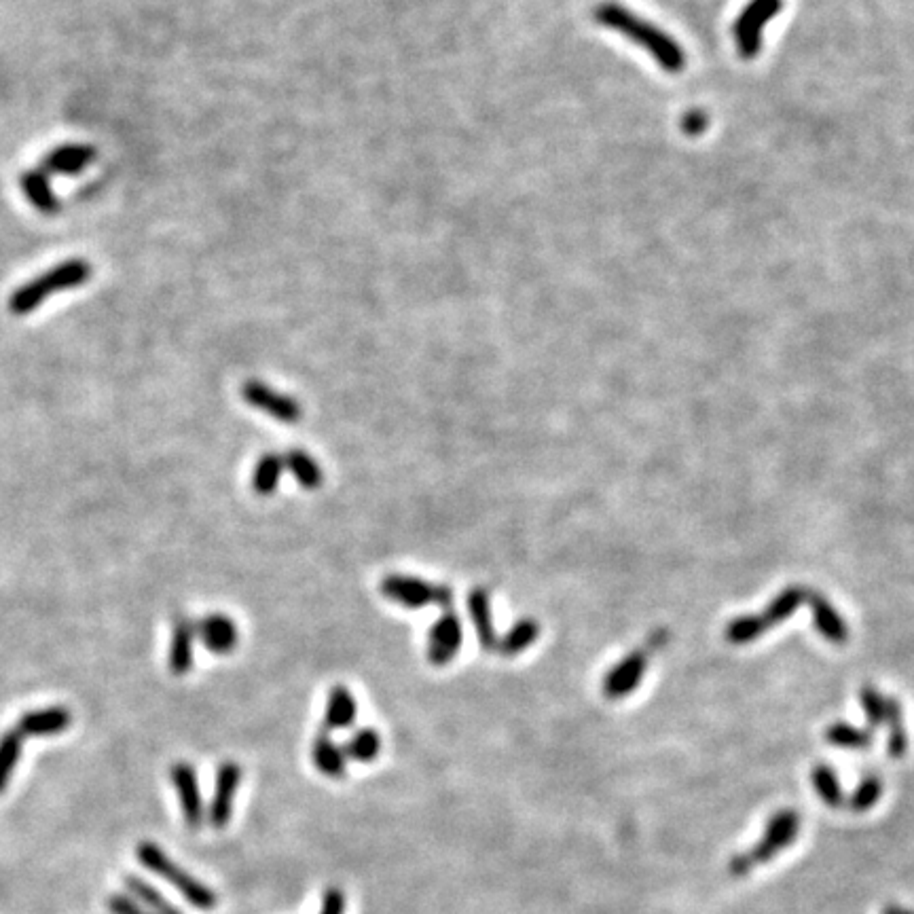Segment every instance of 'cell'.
I'll use <instances>...</instances> for the list:
<instances>
[{
    "mask_svg": "<svg viewBox=\"0 0 914 914\" xmlns=\"http://www.w3.org/2000/svg\"><path fill=\"white\" fill-rule=\"evenodd\" d=\"M595 20L601 26H608V28L623 32L627 39H631L637 45H642L650 56L663 66V70H667V72L684 70L686 56H684L682 47L675 41H671L663 30H658L652 24L639 20V17L635 13H631L629 9L620 7L616 3H603L595 9Z\"/></svg>",
    "mask_w": 914,
    "mask_h": 914,
    "instance_id": "cell-1",
    "label": "cell"
},
{
    "mask_svg": "<svg viewBox=\"0 0 914 914\" xmlns=\"http://www.w3.org/2000/svg\"><path fill=\"white\" fill-rule=\"evenodd\" d=\"M240 783H242V766L240 764L233 762V760H225L221 766H218L212 802H210V809L206 813L212 828H216V830H225L227 828V824L233 817V800H235L237 790H240Z\"/></svg>",
    "mask_w": 914,
    "mask_h": 914,
    "instance_id": "cell-9",
    "label": "cell"
},
{
    "mask_svg": "<svg viewBox=\"0 0 914 914\" xmlns=\"http://www.w3.org/2000/svg\"><path fill=\"white\" fill-rule=\"evenodd\" d=\"M807 599H809V606H811L815 631L824 639H828L830 644L843 646L849 639V627L843 620V616L836 612V608L832 606V603L824 595L811 593V595H807Z\"/></svg>",
    "mask_w": 914,
    "mask_h": 914,
    "instance_id": "cell-17",
    "label": "cell"
},
{
    "mask_svg": "<svg viewBox=\"0 0 914 914\" xmlns=\"http://www.w3.org/2000/svg\"><path fill=\"white\" fill-rule=\"evenodd\" d=\"M881 794H883V781L879 777H866L862 783H859L855 794L851 796V807L857 811H866L872 807V804H876V800L881 798Z\"/></svg>",
    "mask_w": 914,
    "mask_h": 914,
    "instance_id": "cell-33",
    "label": "cell"
},
{
    "mask_svg": "<svg viewBox=\"0 0 914 914\" xmlns=\"http://www.w3.org/2000/svg\"><path fill=\"white\" fill-rule=\"evenodd\" d=\"M284 468L290 472L301 487L314 491L324 483V470L316 462V457L305 449H290L284 455Z\"/></svg>",
    "mask_w": 914,
    "mask_h": 914,
    "instance_id": "cell-20",
    "label": "cell"
},
{
    "mask_svg": "<svg viewBox=\"0 0 914 914\" xmlns=\"http://www.w3.org/2000/svg\"><path fill=\"white\" fill-rule=\"evenodd\" d=\"M284 455L280 453H263L259 462L252 468V489L257 496H273L276 493L282 474H284Z\"/></svg>",
    "mask_w": 914,
    "mask_h": 914,
    "instance_id": "cell-22",
    "label": "cell"
},
{
    "mask_svg": "<svg viewBox=\"0 0 914 914\" xmlns=\"http://www.w3.org/2000/svg\"><path fill=\"white\" fill-rule=\"evenodd\" d=\"M766 631H769V627H766L762 614H743V616H737L735 620H730L724 629V637L730 644L745 646V644L756 642V639L760 635H764Z\"/></svg>",
    "mask_w": 914,
    "mask_h": 914,
    "instance_id": "cell-28",
    "label": "cell"
},
{
    "mask_svg": "<svg viewBox=\"0 0 914 914\" xmlns=\"http://www.w3.org/2000/svg\"><path fill=\"white\" fill-rule=\"evenodd\" d=\"M312 760H314V766H316V769H318L322 775L331 777V779H341V777H345V771H347V756H345V749H343V745H339L337 741H333L331 735L320 733V735L314 739V745H312Z\"/></svg>",
    "mask_w": 914,
    "mask_h": 914,
    "instance_id": "cell-19",
    "label": "cell"
},
{
    "mask_svg": "<svg viewBox=\"0 0 914 914\" xmlns=\"http://www.w3.org/2000/svg\"><path fill=\"white\" fill-rule=\"evenodd\" d=\"M468 606V616L474 625V631H477L479 644L485 652H491L498 648V633L496 625H493V610H491V595L483 587H474L468 593L466 599Z\"/></svg>",
    "mask_w": 914,
    "mask_h": 914,
    "instance_id": "cell-14",
    "label": "cell"
},
{
    "mask_svg": "<svg viewBox=\"0 0 914 914\" xmlns=\"http://www.w3.org/2000/svg\"><path fill=\"white\" fill-rule=\"evenodd\" d=\"M811 777H813V785H815L817 794L821 796V800L828 802L830 807H838V804L843 802V792H840V783L832 769H828V766H824V764H819Z\"/></svg>",
    "mask_w": 914,
    "mask_h": 914,
    "instance_id": "cell-31",
    "label": "cell"
},
{
    "mask_svg": "<svg viewBox=\"0 0 914 914\" xmlns=\"http://www.w3.org/2000/svg\"><path fill=\"white\" fill-rule=\"evenodd\" d=\"M464 644V627L462 618L455 612L447 610L441 618L434 620V625L428 631V646L426 656L434 667H445L453 658L460 654Z\"/></svg>",
    "mask_w": 914,
    "mask_h": 914,
    "instance_id": "cell-8",
    "label": "cell"
},
{
    "mask_svg": "<svg viewBox=\"0 0 914 914\" xmlns=\"http://www.w3.org/2000/svg\"><path fill=\"white\" fill-rule=\"evenodd\" d=\"M648 669V658L642 652H631L603 678V694L608 699H625L642 684Z\"/></svg>",
    "mask_w": 914,
    "mask_h": 914,
    "instance_id": "cell-12",
    "label": "cell"
},
{
    "mask_svg": "<svg viewBox=\"0 0 914 914\" xmlns=\"http://www.w3.org/2000/svg\"><path fill=\"white\" fill-rule=\"evenodd\" d=\"M540 637V623L536 618H521L517 623L510 627L502 639H498V652L506 658L519 656L527 648H532L536 644V639Z\"/></svg>",
    "mask_w": 914,
    "mask_h": 914,
    "instance_id": "cell-24",
    "label": "cell"
},
{
    "mask_svg": "<svg viewBox=\"0 0 914 914\" xmlns=\"http://www.w3.org/2000/svg\"><path fill=\"white\" fill-rule=\"evenodd\" d=\"M826 741L840 749H868L872 743V735L868 733V730H862L857 726L836 722V724L828 726Z\"/></svg>",
    "mask_w": 914,
    "mask_h": 914,
    "instance_id": "cell-29",
    "label": "cell"
},
{
    "mask_svg": "<svg viewBox=\"0 0 914 914\" xmlns=\"http://www.w3.org/2000/svg\"><path fill=\"white\" fill-rule=\"evenodd\" d=\"M343 749H345L347 760H354V762H360V764H369L381 752V735L371 726L358 728L356 733L345 741Z\"/></svg>",
    "mask_w": 914,
    "mask_h": 914,
    "instance_id": "cell-26",
    "label": "cell"
},
{
    "mask_svg": "<svg viewBox=\"0 0 914 914\" xmlns=\"http://www.w3.org/2000/svg\"><path fill=\"white\" fill-rule=\"evenodd\" d=\"M358 718V701L347 686H333L328 690L326 707H324V726L326 730H345L350 728Z\"/></svg>",
    "mask_w": 914,
    "mask_h": 914,
    "instance_id": "cell-18",
    "label": "cell"
},
{
    "mask_svg": "<svg viewBox=\"0 0 914 914\" xmlns=\"http://www.w3.org/2000/svg\"><path fill=\"white\" fill-rule=\"evenodd\" d=\"M885 722L889 724V756L893 758H902L908 749V735L904 730V716H902V705L895 699H887V718Z\"/></svg>",
    "mask_w": 914,
    "mask_h": 914,
    "instance_id": "cell-30",
    "label": "cell"
},
{
    "mask_svg": "<svg viewBox=\"0 0 914 914\" xmlns=\"http://www.w3.org/2000/svg\"><path fill=\"white\" fill-rule=\"evenodd\" d=\"M89 278H91V265L87 261H83V259L64 261L58 267L45 271L43 276L17 288L9 297V312L13 316H26V314L34 312L36 307H41V303L47 297L56 295V292H60V290L77 288V286L85 284Z\"/></svg>",
    "mask_w": 914,
    "mask_h": 914,
    "instance_id": "cell-2",
    "label": "cell"
},
{
    "mask_svg": "<svg viewBox=\"0 0 914 914\" xmlns=\"http://www.w3.org/2000/svg\"><path fill=\"white\" fill-rule=\"evenodd\" d=\"M106 906L111 910V914H153L138 900H134L130 893H111L106 898Z\"/></svg>",
    "mask_w": 914,
    "mask_h": 914,
    "instance_id": "cell-34",
    "label": "cell"
},
{
    "mask_svg": "<svg viewBox=\"0 0 914 914\" xmlns=\"http://www.w3.org/2000/svg\"><path fill=\"white\" fill-rule=\"evenodd\" d=\"M859 703H862L864 707V714L868 718V722L872 726H879L885 722L887 718V699L883 697V694L872 688V686H864L862 690H859Z\"/></svg>",
    "mask_w": 914,
    "mask_h": 914,
    "instance_id": "cell-32",
    "label": "cell"
},
{
    "mask_svg": "<svg viewBox=\"0 0 914 914\" xmlns=\"http://www.w3.org/2000/svg\"><path fill=\"white\" fill-rule=\"evenodd\" d=\"M98 151L89 144H64L56 151L45 155L41 161V170L45 174H79L89 163H94Z\"/></svg>",
    "mask_w": 914,
    "mask_h": 914,
    "instance_id": "cell-15",
    "label": "cell"
},
{
    "mask_svg": "<svg viewBox=\"0 0 914 914\" xmlns=\"http://www.w3.org/2000/svg\"><path fill=\"white\" fill-rule=\"evenodd\" d=\"M705 125H707V117L703 113H690L686 119H684V130L690 134V136H697L705 130Z\"/></svg>",
    "mask_w": 914,
    "mask_h": 914,
    "instance_id": "cell-36",
    "label": "cell"
},
{
    "mask_svg": "<svg viewBox=\"0 0 914 914\" xmlns=\"http://www.w3.org/2000/svg\"><path fill=\"white\" fill-rule=\"evenodd\" d=\"M379 591L383 597L407 610H419L426 606H441L449 610L453 603V591L447 584H434L407 574H388L381 580Z\"/></svg>",
    "mask_w": 914,
    "mask_h": 914,
    "instance_id": "cell-4",
    "label": "cell"
},
{
    "mask_svg": "<svg viewBox=\"0 0 914 914\" xmlns=\"http://www.w3.org/2000/svg\"><path fill=\"white\" fill-rule=\"evenodd\" d=\"M170 779L176 788L185 824L191 830H199L206 821V807H204V798H201V792H199V781H197L195 769L189 762H182V760L174 762L170 769Z\"/></svg>",
    "mask_w": 914,
    "mask_h": 914,
    "instance_id": "cell-10",
    "label": "cell"
},
{
    "mask_svg": "<svg viewBox=\"0 0 914 914\" xmlns=\"http://www.w3.org/2000/svg\"><path fill=\"white\" fill-rule=\"evenodd\" d=\"M195 633L201 644L212 654H229L240 644V629L227 614H208L195 623Z\"/></svg>",
    "mask_w": 914,
    "mask_h": 914,
    "instance_id": "cell-11",
    "label": "cell"
},
{
    "mask_svg": "<svg viewBox=\"0 0 914 914\" xmlns=\"http://www.w3.org/2000/svg\"><path fill=\"white\" fill-rule=\"evenodd\" d=\"M195 623L187 616H178L172 627L170 639V652H168V667L174 675H187L193 669L195 658Z\"/></svg>",
    "mask_w": 914,
    "mask_h": 914,
    "instance_id": "cell-13",
    "label": "cell"
},
{
    "mask_svg": "<svg viewBox=\"0 0 914 914\" xmlns=\"http://www.w3.org/2000/svg\"><path fill=\"white\" fill-rule=\"evenodd\" d=\"M796 836H798V815H794V811L777 813L769 824V832H766L764 843L760 840L754 851L733 859V872L735 874L749 872L760 862H766L769 857L783 851L785 845H790Z\"/></svg>",
    "mask_w": 914,
    "mask_h": 914,
    "instance_id": "cell-5",
    "label": "cell"
},
{
    "mask_svg": "<svg viewBox=\"0 0 914 914\" xmlns=\"http://www.w3.org/2000/svg\"><path fill=\"white\" fill-rule=\"evenodd\" d=\"M72 724V714L64 707H47L26 711V714L17 722V730L24 737H51L60 735Z\"/></svg>",
    "mask_w": 914,
    "mask_h": 914,
    "instance_id": "cell-16",
    "label": "cell"
},
{
    "mask_svg": "<svg viewBox=\"0 0 914 914\" xmlns=\"http://www.w3.org/2000/svg\"><path fill=\"white\" fill-rule=\"evenodd\" d=\"M22 747L24 735L17 728H9L7 733L0 737V794L7 790L15 766L20 762Z\"/></svg>",
    "mask_w": 914,
    "mask_h": 914,
    "instance_id": "cell-27",
    "label": "cell"
},
{
    "mask_svg": "<svg viewBox=\"0 0 914 914\" xmlns=\"http://www.w3.org/2000/svg\"><path fill=\"white\" fill-rule=\"evenodd\" d=\"M320 914H345V893L339 887H328L324 891Z\"/></svg>",
    "mask_w": 914,
    "mask_h": 914,
    "instance_id": "cell-35",
    "label": "cell"
},
{
    "mask_svg": "<svg viewBox=\"0 0 914 914\" xmlns=\"http://www.w3.org/2000/svg\"><path fill=\"white\" fill-rule=\"evenodd\" d=\"M22 189H24L26 197L30 199V204L41 214L60 212V201L56 195H53V191L49 187V174H45L41 168L28 170L22 174Z\"/></svg>",
    "mask_w": 914,
    "mask_h": 914,
    "instance_id": "cell-21",
    "label": "cell"
},
{
    "mask_svg": "<svg viewBox=\"0 0 914 914\" xmlns=\"http://www.w3.org/2000/svg\"><path fill=\"white\" fill-rule=\"evenodd\" d=\"M136 855L146 870L161 876L163 881L170 883L174 889H178L182 898H185L193 908L214 910L218 906L216 893L208 885L197 881L195 876H191L187 870H182L176 862H172V859L159 849V845L151 843V840H142V843L136 847Z\"/></svg>",
    "mask_w": 914,
    "mask_h": 914,
    "instance_id": "cell-3",
    "label": "cell"
},
{
    "mask_svg": "<svg viewBox=\"0 0 914 914\" xmlns=\"http://www.w3.org/2000/svg\"><path fill=\"white\" fill-rule=\"evenodd\" d=\"M123 885L134 900L144 904L153 914H182V910L178 906H174L168 898H163V893L157 887H153L149 881H144L142 876L125 874Z\"/></svg>",
    "mask_w": 914,
    "mask_h": 914,
    "instance_id": "cell-23",
    "label": "cell"
},
{
    "mask_svg": "<svg viewBox=\"0 0 914 914\" xmlns=\"http://www.w3.org/2000/svg\"><path fill=\"white\" fill-rule=\"evenodd\" d=\"M807 601V591L800 589V587H790V589H785L781 591L769 606H766V610L762 612V618H764V623L766 627H773V625H781L785 623V620H788L802 603Z\"/></svg>",
    "mask_w": 914,
    "mask_h": 914,
    "instance_id": "cell-25",
    "label": "cell"
},
{
    "mask_svg": "<svg viewBox=\"0 0 914 914\" xmlns=\"http://www.w3.org/2000/svg\"><path fill=\"white\" fill-rule=\"evenodd\" d=\"M885 914H914L910 910H904V908H889Z\"/></svg>",
    "mask_w": 914,
    "mask_h": 914,
    "instance_id": "cell-37",
    "label": "cell"
},
{
    "mask_svg": "<svg viewBox=\"0 0 914 914\" xmlns=\"http://www.w3.org/2000/svg\"><path fill=\"white\" fill-rule=\"evenodd\" d=\"M242 398L257 409L286 426H295L303 417V407L297 398L278 392L259 379H250L242 386Z\"/></svg>",
    "mask_w": 914,
    "mask_h": 914,
    "instance_id": "cell-7",
    "label": "cell"
},
{
    "mask_svg": "<svg viewBox=\"0 0 914 914\" xmlns=\"http://www.w3.org/2000/svg\"><path fill=\"white\" fill-rule=\"evenodd\" d=\"M781 0H752L735 24V39L741 58L752 60L758 56L762 45V30L781 11Z\"/></svg>",
    "mask_w": 914,
    "mask_h": 914,
    "instance_id": "cell-6",
    "label": "cell"
}]
</instances>
